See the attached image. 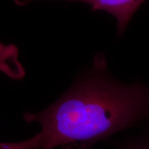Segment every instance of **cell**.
I'll use <instances>...</instances> for the list:
<instances>
[{"instance_id":"2","label":"cell","mask_w":149,"mask_h":149,"mask_svg":"<svg viewBox=\"0 0 149 149\" xmlns=\"http://www.w3.org/2000/svg\"><path fill=\"white\" fill-rule=\"evenodd\" d=\"M81 2L91 6L92 10H103L114 16L117 20V33L125 31L128 22L139 6L146 0H57Z\"/></svg>"},{"instance_id":"3","label":"cell","mask_w":149,"mask_h":149,"mask_svg":"<svg viewBox=\"0 0 149 149\" xmlns=\"http://www.w3.org/2000/svg\"><path fill=\"white\" fill-rule=\"evenodd\" d=\"M42 143V133L39 132L35 136L25 140L13 142H1L0 149H41Z\"/></svg>"},{"instance_id":"4","label":"cell","mask_w":149,"mask_h":149,"mask_svg":"<svg viewBox=\"0 0 149 149\" xmlns=\"http://www.w3.org/2000/svg\"><path fill=\"white\" fill-rule=\"evenodd\" d=\"M117 149H149V133L125 139L118 144Z\"/></svg>"},{"instance_id":"5","label":"cell","mask_w":149,"mask_h":149,"mask_svg":"<svg viewBox=\"0 0 149 149\" xmlns=\"http://www.w3.org/2000/svg\"><path fill=\"white\" fill-rule=\"evenodd\" d=\"M91 146L86 144H79L77 149H91ZM67 149H72V144L67 145Z\"/></svg>"},{"instance_id":"1","label":"cell","mask_w":149,"mask_h":149,"mask_svg":"<svg viewBox=\"0 0 149 149\" xmlns=\"http://www.w3.org/2000/svg\"><path fill=\"white\" fill-rule=\"evenodd\" d=\"M93 70L46 109L24 114L26 122H37L41 126V149L74 143L92 146L149 122V88L140 83L124 84L105 75L102 57L95 59Z\"/></svg>"}]
</instances>
